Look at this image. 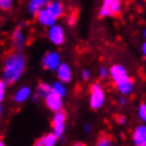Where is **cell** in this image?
Segmentation results:
<instances>
[{
    "label": "cell",
    "mask_w": 146,
    "mask_h": 146,
    "mask_svg": "<svg viewBox=\"0 0 146 146\" xmlns=\"http://www.w3.org/2000/svg\"><path fill=\"white\" fill-rule=\"evenodd\" d=\"M26 67V57L20 51H15L8 53L4 61V69H3V81L6 84H14L19 79Z\"/></svg>",
    "instance_id": "6da1fadb"
},
{
    "label": "cell",
    "mask_w": 146,
    "mask_h": 146,
    "mask_svg": "<svg viewBox=\"0 0 146 146\" xmlns=\"http://www.w3.org/2000/svg\"><path fill=\"white\" fill-rule=\"evenodd\" d=\"M110 78L113 83L115 84L116 89L119 90L123 96H129L133 93V90L135 88V83L134 79L129 76L126 68L121 64H113L109 71Z\"/></svg>",
    "instance_id": "7a4b0ae2"
},
{
    "label": "cell",
    "mask_w": 146,
    "mask_h": 146,
    "mask_svg": "<svg viewBox=\"0 0 146 146\" xmlns=\"http://www.w3.org/2000/svg\"><path fill=\"white\" fill-rule=\"evenodd\" d=\"M121 0H103L99 8V17H114L121 11Z\"/></svg>",
    "instance_id": "3957f363"
},
{
    "label": "cell",
    "mask_w": 146,
    "mask_h": 146,
    "mask_svg": "<svg viewBox=\"0 0 146 146\" xmlns=\"http://www.w3.org/2000/svg\"><path fill=\"white\" fill-rule=\"evenodd\" d=\"M89 93H90V98H89V104L90 108L93 110H98L103 107L105 97H104V92L102 86L98 82H94L89 86Z\"/></svg>",
    "instance_id": "277c9868"
},
{
    "label": "cell",
    "mask_w": 146,
    "mask_h": 146,
    "mask_svg": "<svg viewBox=\"0 0 146 146\" xmlns=\"http://www.w3.org/2000/svg\"><path fill=\"white\" fill-rule=\"evenodd\" d=\"M66 119H67V113L62 109V110L54 113V116H53L52 121H51V126H52V129H53V133L56 134L58 137H61L64 133Z\"/></svg>",
    "instance_id": "5b68a950"
},
{
    "label": "cell",
    "mask_w": 146,
    "mask_h": 146,
    "mask_svg": "<svg viewBox=\"0 0 146 146\" xmlns=\"http://www.w3.org/2000/svg\"><path fill=\"white\" fill-rule=\"evenodd\" d=\"M62 96H60L57 92H54L52 90L48 96L45 98V104L46 107L50 109L51 111L56 113V111H60L62 110V108H63V100H62Z\"/></svg>",
    "instance_id": "8992f818"
},
{
    "label": "cell",
    "mask_w": 146,
    "mask_h": 146,
    "mask_svg": "<svg viewBox=\"0 0 146 146\" xmlns=\"http://www.w3.org/2000/svg\"><path fill=\"white\" fill-rule=\"evenodd\" d=\"M48 38L50 41L56 46H61L64 42V30L61 25L54 24L51 27H48Z\"/></svg>",
    "instance_id": "52a82bcc"
},
{
    "label": "cell",
    "mask_w": 146,
    "mask_h": 146,
    "mask_svg": "<svg viewBox=\"0 0 146 146\" xmlns=\"http://www.w3.org/2000/svg\"><path fill=\"white\" fill-rule=\"evenodd\" d=\"M61 64V58L57 52H47L42 58V67L48 71H57Z\"/></svg>",
    "instance_id": "ba28073f"
},
{
    "label": "cell",
    "mask_w": 146,
    "mask_h": 146,
    "mask_svg": "<svg viewBox=\"0 0 146 146\" xmlns=\"http://www.w3.org/2000/svg\"><path fill=\"white\" fill-rule=\"evenodd\" d=\"M35 16H36L37 23L45 27H51L52 25L56 24V21H57V17L54 16L47 8H43L42 10H40Z\"/></svg>",
    "instance_id": "9c48e42d"
},
{
    "label": "cell",
    "mask_w": 146,
    "mask_h": 146,
    "mask_svg": "<svg viewBox=\"0 0 146 146\" xmlns=\"http://www.w3.org/2000/svg\"><path fill=\"white\" fill-rule=\"evenodd\" d=\"M24 23L20 24V26H17L14 30L13 35H11V43H13V48L15 51H21L25 46V35L23 32V27H24Z\"/></svg>",
    "instance_id": "30bf717a"
},
{
    "label": "cell",
    "mask_w": 146,
    "mask_h": 146,
    "mask_svg": "<svg viewBox=\"0 0 146 146\" xmlns=\"http://www.w3.org/2000/svg\"><path fill=\"white\" fill-rule=\"evenodd\" d=\"M133 142L135 146H146V125H139L133 131Z\"/></svg>",
    "instance_id": "8fae6325"
},
{
    "label": "cell",
    "mask_w": 146,
    "mask_h": 146,
    "mask_svg": "<svg viewBox=\"0 0 146 146\" xmlns=\"http://www.w3.org/2000/svg\"><path fill=\"white\" fill-rule=\"evenodd\" d=\"M46 8L48 9L57 19H60V17L64 15V5L61 0H51Z\"/></svg>",
    "instance_id": "7c38bea8"
},
{
    "label": "cell",
    "mask_w": 146,
    "mask_h": 146,
    "mask_svg": "<svg viewBox=\"0 0 146 146\" xmlns=\"http://www.w3.org/2000/svg\"><path fill=\"white\" fill-rule=\"evenodd\" d=\"M57 77L63 83H69L72 81V72H71V68H69V66L67 63L60 64V67L57 68Z\"/></svg>",
    "instance_id": "4fadbf2b"
},
{
    "label": "cell",
    "mask_w": 146,
    "mask_h": 146,
    "mask_svg": "<svg viewBox=\"0 0 146 146\" xmlns=\"http://www.w3.org/2000/svg\"><path fill=\"white\" fill-rule=\"evenodd\" d=\"M50 1L51 0H29V5H27L29 13H30L31 15H36L40 10L46 8Z\"/></svg>",
    "instance_id": "5bb4252c"
},
{
    "label": "cell",
    "mask_w": 146,
    "mask_h": 146,
    "mask_svg": "<svg viewBox=\"0 0 146 146\" xmlns=\"http://www.w3.org/2000/svg\"><path fill=\"white\" fill-rule=\"evenodd\" d=\"M30 94H31L30 87H27V86L21 87V88L14 94V100H15L16 103H24L25 100L30 98Z\"/></svg>",
    "instance_id": "9a60e30c"
},
{
    "label": "cell",
    "mask_w": 146,
    "mask_h": 146,
    "mask_svg": "<svg viewBox=\"0 0 146 146\" xmlns=\"http://www.w3.org/2000/svg\"><path fill=\"white\" fill-rule=\"evenodd\" d=\"M51 92H52V86L43 83V82H40L37 84V88H36V97L46 98Z\"/></svg>",
    "instance_id": "2e32d148"
},
{
    "label": "cell",
    "mask_w": 146,
    "mask_h": 146,
    "mask_svg": "<svg viewBox=\"0 0 146 146\" xmlns=\"http://www.w3.org/2000/svg\"><path fill=\"white\" fill-rule=\"evenodd\" d=\"M97 146H113V139L108 134H100L97 140Z\"/></svg>",
    "instance_id": "e0dca14e"
},
{
    "label": "cell",
    "mask_w": 146,
    "mask_h": 146,
    "mask_svg": "<svg viewBox=\"0 0 146 146\" xmlns=\"http://www.w3.org/2000/svg\"><path fill=\"white\" fill-rule=\"evenodd\" d=\"M58 136L54 133H50L47 135H43V140H45V146H56Z\"/></svg>",
    "instance_id": "ac0fdd59"
},
{
    "label": "cell",
    "mask_w": 146,
    "mask_h": 146,
    "mask_svg": "<svg viewBox=\"0 0 146 146\" xmlns=\"http://www.w3.org/2000/svg\"><path fill=\"white\" fill-rule=\"evenodd\" d=\"M52 90H54V92H57L60 96L64 97L66 94H67V89H66V87L63 84V82H56L52 86Z\"/></svg>",
    "instance_id": "d6986e66"
},
{
    "label": "cell",
    "mask_w": 146,
    "mask_h": 146,
    "mask_svg": "<svg viewBox=\"0 0 146 146\" xmlns=\"http://www.w3.org/2000/svg\"><path fill=\"white\" fill-rule=\"evenodd\" d=\"M137 114H139V118H140L144 123H146V102H144V103H141L139 105Z\"/></svg>",
    "instance_id": "ffe728a7"
},
{
    "label": "cell",
    "mask_w": 146,
    "mask_h": 146,
    "mask_svg": "<svg viewBox=\"0 0 146 146\" xmlns=\"http://www.w3.org/2000/svg\"><path fill=\"white\" fill-rule=\"evenodd\" d=\"M13 4H14L13 0H0V8L4 11H8V10L11 9Z\"/></svg>",
    "instance_id": "44dd1931"
},
{
    "label": "cell",
    "mask_w": 146,
    "mask_h": 146,
    "mask_svg": "<svg viewBox=\"0 0 146 146\" xmlns=\"http://www.w3.org/2000/svg\"><path fill=\"white\" fill-rule=\"evenodd\" d=\"M76 20H77V16H76V13H72L71 15H68L67 17V23L69 26H73V25L76 24Z\"/></svg>",
    "instance_id": "7402d4cb"
},
{
    "label": "cell",
    "mask_w": 146,
    "mask_h": 146,
    "mask_svg": "<svg viewBox=\"0 0 146 146\" xmlns=\"http://www.w3.org/2000/svg\"><path fill=\"white\" fill-rule=\"evenodd\" d=\"M5 89H6V83H5L4 81H1V82H0V100L4 99Z\"/></svg>",
    "instance_id": "603a6c76"
},
{
    "label": "cell",
    "mask_w": 146,
    "mask_h": 146,
    "mask_svg": "<svg viewBox=\"0 0 146 146\" xmlns=\"http://www.w3.org/2000/svg\"><path fill=\"white\" fill-rule=\"evenodd\" d=\"M114 118H115L116 123H118L119 125H124V124L126 123V119H125V116H123V115H115Z\"/></svg>",
    "instance_id": "cb8c5ba5"
},
{
    "label": "cell",
    "mask_w": 146,
    "mask_h": 146,
    "mask_svg": "<svg viewBox=\"0 0 146 146\" xmlns=\"http://www.w3.org/2000/svg\"><path fill=\"white\" fill-rule=\"evenodd\" d=\"M99 77H100V78H107V77H108V71H107V68L102 67V68L99 69Z\"/></svg>",
    "instance_id": "d4e9b609"
},
{
    "label": "cell",
    "mask_w": 146,
    "mask_h": 146,
    "mask_svg": "<svg viewBox=\"0 0 146 146\" xmlns=\"http://www.w3.org/2000/svg\"><path fill=\"white\" fill-rule=\"evenodd\" d=\"M34 146H45V140H43V136H41L38 140H36Z\"/></svg>",
    "instance_id": "484cf974"
},
{
    "label": "cell",
    "mask_w": 146,
    "mask_h": 146,
    "mask_svg": "<svg viewBox=\"0 0 146 146\" xmlns=\"http://www.w3.org/2000/svg\"><path fill=\"white\" fill-rule=\"evenodd\" d=\"M82 77H83V79H84V81H88L89 77H90V73H89L88 69H84V71L82 72Z\"/></svg>",
    "instance_id": "4316f807"
},
{
    "label": "cell",
    "mask_w": 146,
    "mask_h": 146,
    "mask_svg": "<svg viewBox=\"0 0 146 146\" xmlns=\"http://www.w3.org/2000/svg\"><path fill=\"white\" fill-rule=\"evenodd\" d=\"M142 54H144V57L146 58V41L144 42V45H142Z\"/></svg>",
    "instance_id": "83f0119b"
},
{
    "label": "cell",
    "mask_w": 146,
    "mask_h": 146,
    "mask_svg": "<svg viewBox=\"0 0 146 146\" xmlns=\"http://www.w3.org/2000/svg\"><path fill=\"white\" fill-rule=\"evenodd\" d=\"M72 146H87V144H84V142H82V141H78V142H76V144H73Z\"/></svg>",
    "instance_id": "f1b7e54d"
},
{
    "label": "cell",
    "mask_w": 146,
    "mask_h": 146,
    "mask_svg": "<svg viewBox=\"0 0 146 146\" xmlns=\"http://www.w3.org/2000/svg\"><path fill=\"white\" fill-rule=\"evenodd\" d=\"M84 129H86V131H88V133H89V131H90V125H89V124H87V125L84 126Z\"/></svg>",
    "instance_id": "f546056e"
},
{
    "label": "cell",
    "mask_w": 146,
    "mask_h": 146,
    "mask_svg": "<svg viewBox=\"0 0 146 146\" xmlns=\"http://www.w3.org/2000/svg\"><path fill=\"white\" fill-rule=\"evenodd\" d=\"M125 103H126V100L124 99V98H121V99H120V104H121V105H124Z\"/></svg>",
    "instance_id": "4dcf8cb0"
},
{
    "label": "cell",
    "mask_w": 146,
    "mask_h": 146,
    "mask_svg": "<svg viewBox=\"0 0 146 146\" xmlns=\"http://www.w3.org/2000/svg\"><path fill=\"white\" fill-rule=\"evenodd\" d=\"M0 146H5V144H4V141H3V140L0 141Z\"/></svg>",
    "instance_id": "1f68e13d"
},
{
    "label": "cell",
    "mask_w": 146,
    "mask_h": 146,
    "mask_svg": "<svg viewBox=\"0 0 146 146\" xmlns=\"http://www.w3.org/2000/svg\"><path fill=\"white\" fill-rule=\"evenodd\" d=\"M144 37H145V40H146V29L144 30Z\"/></svg>",
    "instance_id": "d6a6232c"
}]
</instances>
